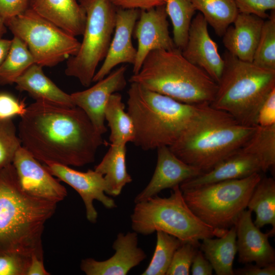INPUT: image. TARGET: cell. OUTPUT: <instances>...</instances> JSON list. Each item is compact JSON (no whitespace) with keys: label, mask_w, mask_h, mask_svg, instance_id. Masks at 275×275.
<instances>
[{"label":"cell","mask_w":275,"mask_h":275,"mask_svg":"<svg viewBox=\"0 0 275 275\" xmlns=\"http://www.w3.org/2000/svg\"><path fill=\"white\" fill-rule=\"evenodd\" d=\"M20 117L18 134L22 147L44 163L82 167L95 161L98 149L104 144L85 113L76 106L35 101Z\"/></svg>","instance_id":"6da1fadb"},{"label":"cell","mask_w":275,"mask_h":275,"mask_svg":"<svg viewBox=\"0 0 275 275\" xmlns=\"http://www.w3.org/2000/svg\"><path fill=\"white\" fill-rule=\"evenodd\" d=\"M57 204L25 192L12 163L0 169V255H35L43 259L44 225Z\"/></svg>","instance_id":"7a4b0ae2"},{"label":"cell","mask_w":275,"mask_h":275,"mask_svg":"<svg viewBox=\"0 0 275 275\" xmlns=\"http://www.w3.org/2000/svg\"><path fill=\"white\" fill-rule=\"evenodd\" d=\"M127 113L134 128L133 143L144 150L170 147L209 104L193 105L131 83Z\"/></svg>","instance_id":"3957f363"},{"label":"cell","mask_w":275,"mask_h":275,"mask_svg":"<svg viewBox=\"0 0 275 275\" xmlns=\"http://www.w3.org/2000/svg\"><path fill=\"white\" fill-rule=\"evenodd\" d=\"M255 128L241 125L228 113L208 105L169 147L183 161L204 173L239 150Z\"/></svg>","instance_id":"277c9868"},{"label":"cell","mask_w":275,"mask_h":275,"mask_svg":"<svg viewBox=\"0 0 275 275\" xmlns=\"http://www.w3.org/2000/svg\"><path fill=\"white\" fill-rule=\"evenodd\" d=\"M129 81L193 105H210L217 87L215 81L187 61L177 48L151 51L139 72L133 74Z\"/></svg>","instance_id":"5b68a950"},{"label":"cell","mask_w":275,"mask_h":275,"mask_svg":"<svg viewBox=\"0 0 275 275\" xmlns=\"http://www.w3.org/2000/svg\"><path fill=\"white\" fill-rule=\"evenodd\" d=\"M222 57L224 69L210 106L241 125L255 126L261 105L275 89V70L241 61L226 50Z\"/></svg>","instance_id":"8992f818"},{"label":"cell","mask_w":275,"mask_h":275,"mask_svg":"<svg viewBox=\"0 0 275 275\" xmlns=\"http://www.w3.org/2000/svg\"><path fill=\"white\" fill-rule=\"evenodd\" d=\"M171 195H157L135 203L130 215L131 226L138 234L148 235L161 231L183 242L200 245L206 238L219 237L228 229L214 228L201 221L188 207L179 185L172 188Z\"/></svg>","instance_id":"52a82bcc"},{"label":"cell","mask_w":275,"mask_h":275,"mask_svg":"<svg viewBox=\"0 0 275 275\" xmlns=\"http://www.w3.org/2000/svg\"><path fill=\"white\" fill-rule=\"evenodd\" d=\"M261 178L260 173H255L181 191L187 205L201 221L214 228L229 229L247 208Z\"/></svg>","instance_id":"ba28073f"},{"label":"cell","mask_w":275,"mask_h":275,"mask_svg":"<svg viewBox=\"0 0 275 275\" xmlns=\"http://www.w3.org/2000/svg\"><path fill=\"white\" fill-rule=\"evenodd\" d=\"M78 1L86 14L83 39L76 54L68 59L65 73L87 87L108 51L115 28L117 8L110 0Z\"/></svg>","instance_id":"9c48e42d"},{"label":"cell","mask_w":275,"mask_h":275,"mask_svg":"<svg viewBox=\"0 0 275 275\" xmlns=\"http://www.w3.org/2000/svg\"><path fill=\"white\" fill-rule=\"evenodd\" d=\"M14 36L26 45L36 64L53 67L76 54L80 45L75 37L43 18L29 6L5 20Z\"/></svg>","instance_id":"30bf717a"},{"label":"cell","mask_w":275,"mask_h":275,"mask_svg":"<svg viewBox=\"0 0 275 275\" xmlns=\"http://www.w3.org/2000/svg\"><path fill=\"white\" fill-rule=\"evenodd\" d=\"M44 166L53 176L78 193L85 206L86 217L90 223L95 224L98 218L94 200L100 202L107 209L117 207L114 200L105 193L106 184L103 176L95 170L80 172L69 166L50 162L44 163Z\"/></svg>","instance_id":"8fae6325"},{"label":"cell","mask_w":275,"mask_h":275,"mask_svg":"<svg viewBox=\"0 0 275 275\" xmlns=\"http://www.w3.org/2000/svg\"><path fill=\"white\" fill-rule=\"evenodd\" d=\"M12 164L21 187L29 194L56 203L67 196V189L59 180L22 146L16 152Z\"/></svg>","instance_id":"7c38bea8"},{"label":"cell","mask_w":275,"mask_h":275,"mask_svg":"<svg viewBox=\"0 0 275 275\" xmlns=\"http://www.w3.org/2000/svg\"><path fill=\"white\" fill-rule=\"evenodd\" d=\"M168 17L165 5L141 10L133 31L138 41L136 57L133 65V74L139 72L145 59L151 51L176 48L169 34Z\"/></svg>","instance_id":"4fadbf2b"},{"label":"cell","mask_w":275,"mask_h":275,"mask_svg":"<svg viewBox=\"0 0 275 275\" xmlns=\"http://www.w3.org/2000/svg\"><path fill=\"white\" fill-rule=\"evenodd\" d=\"M126 66L123 65L111 72L92 87L70 94L76 106L87 115L96 130L101 135L107 131L104 112L110 96L126 86Z\"/></svg>","instance_id":"5bb4252c"},{"label":"cell","mask_w":275,"mask_h":275,"mask_svg":"<svg viewBox=\"0 0 275 275\" xmlns=\"http://www.w3.org/2000/svg\"><path fill=\"white\" fill-rule=\"evenodd\" d=\"M181 52L187 61L203 70L216 83L218 82L224 60L218 52L216 43L209 34L207 21L200 13L192 19L187 41Z\"/></svg>","instance_id":"9a60e30c"},{"label":"cell","mask_w":275,"mask_h":275,"mask_svg":"<svg viewBox=\"0 0 275 275\" xmlns=\"http://www.w3.org/2000/svg\"><path fill=\"white\" fill-rule=\"evenodd\" d=\"M138 234L134 231L118 233L112 245L115 252L111 257L103 261L84 259L80 269L87 275H126L147 257L138 246Z\"/></svg>","instance_id":"2e32d148"},{"label":"cell","mask_w":275,"mask_h":275,"mask_svg":"<svg viewBox=\"0 0 275 275\" xmlns=\"http://www.w3.org/2000/svg\"><path fill=\"white\" fill-rule=\"evenodd\" d=\"M141 10L117 8L113 36L104 62L96 72L93 82L107 76L116 66L123 63L134 64L137 50L132 42V35Z\"/></svg>","instance_id":"e0dca14e"},{"label":"cell","mask_w":275,"mask_h":275,"mask_svg":"<svg viewBox=\"0 0 275 275\" xmlns=\"http://www.w3.org/2000/svg\"><path fill=\"white\" fill-rule=\"evenodd\" d=\"M157 163L153 176L147 185L134 199L138 203L157 195L161 190L172 188L203 172L175 155L168 146L157 149Z\"/></svg>","instance_id":"ac0fdd59"},{"label":"cell","mask_w":275,"mask_h":275,"mask_svg":"<svg viewBox=\"0 0 275 275\" xmlns=\"http://www.w3.org/2000/svg\"><path fill=\"white\" fill-rule=\"evenodd\" d=\"M252 212L245 209L239 215L234 226L236 234V246L238 261L264 267L275 264V251L268 238L274 234L269 231L261 232L254 223Z\"/></svg>","instance_id":"d6986e66"},{"label":"cell","mask_w":275,"mask_h":275,"mask_svg":"<svg viewBox=\"0 0 275 275\" xmlns=\"http://www.w3.org/2000/svg\"><path fill=\"white\" fill-rule=\"evenodd\" d=\"M262 172L259 160L240 149L208 171L182 182L179 187L181 190L196 188L215 182L241 179Z\"/></svg>","instance_id":"ffe728a7"},{"label":"cell","mask_w":275,"mask_h":275,"mask_svg":"<svg viewBox=\"0 0 275 275\" xmlns=\"http://www.w3.org/2000/svg\"><path fill=\"white\" fill-rule=\"evenodd\" d=\"M265 19L250 14L238 13L233 25L223 37L226 50L238 59L252 62Z\"/></svg>","instance_id":"44dd1931"},{"label":"cell","mask_w":275,"mask_h":275,"mask_svg":"<svg viewBox=\"0 0 275 275\" xmlns=\"http://www.w3.org/2000/svg\"><path fill=\"white\" fill-rule=\"evenodd\" d=\"M29 7L70 35H82L86 14L78 0H29Z\"/></svg>","instance_id":"7402d4cb"},{"label":"cell","mask_w":275,"mask_h":275,"mask_svg":"<svg viewBox=\"0 0 275 275\" xmlns=\"http://www.w3.org/2000/svg\"><path fill=\"white\" fill-rule=\"evenodd\" d=\"M15 84L17 90L28 92L36 101L75 106L70 94L60 89L45 75L42 67L36 63L28 68Z\"/></svg>","instance_id":"603a6c76"},{"label":"cell","mask_w":275,"mask_h":275,"mask_svg":"<svg viewBox=\"0 0 275 275\" xmlns=\"http://www.w3.org/2000/svg\"><path fill=\"white\" fill-rule=\"evenodd\" d=\"M126 145H111L101 161L94 170L103 176L105 193L110 197L120 195L124 187L132 179L128 173L126 162Z\"/></svg>","instance_id":"cb8c5ba5"},{"label":"cell","mask_w":275,"mask_h":275,"mask_svg":"<svg viewBox=\"0 0 275 275\" xmlns=\"http://www.w3.org/2000/svg\"><path fill=\"white\" fill-rule=\"evenodd\" d=\"M199 249L210 262L217 275L234 274L233 264L237 253L234 226L221 237L203 239Z\"/></svg>","instance_id":"d4e9b609"},{"label":"cell","mask_w":275,"mask_h":275,"mask_svg":"<svg viewBox=\"0 0 275 275\" xmlns=\"http://www.w3.org/2000/svg\"><path fill=\"white\" fill-rule=\"evenodd\" d=\"M104 116L111 130L112 145H126L133 142L135 138L132 120L125 111V104L121 94H113L105 105Z\"/></svg>","instance_id":"484cf974"},{"label":"cell","mask_w":275,"mask_h":275,"mask_svg":"<svg viewBox=\"0 0 275 275\" xmlns=\"http://www.w3.org/2000/svg\"><path fill=\"white\" fill-rule=\"evenodd\" d=\"M247 207L254 212V224L259 228L271 225V232L275 230V181L272 178H261L255 187Z\"/></svg>","instance_id":"4316f807"},{"label":"cell","mask_w":275,"mask_h":275,"mask_svg":"<svg viewBox=\"0 0 275 275\" xmlns=\"http://www.w3.org/2000/svg\"><path fill=\"white\" fill-rule=\"evenodd\" d=\"M219 37L235 20L239 13L233 0H191Z\"/></svg>","instance_id":"83f0119b"},{"label":"cell","mask_w":275,"mask_h":275,"mask_svg":"<svg viewBox=\"0 0 275 275\" xmlns=\"http://www.w3.org/2000/svg\"><path fill=\"white\" fill-rule=\"evenodd\" d=\"M35 63L25 43L14 36L8 54L0 66V85L15 83L16 80Z\"/></svg>","instance_id":"f1b7e54d"},{"label":"cell","mask_w":275,"mask_h":275,"mask_svg":"<svg viewBox=\"0 0 275 275\" xmlns=\"http://www.w3.org/2000/svg\"><path fill=\"white\" fill-rule=\"evenodd\" d=\"M240 149L259 160L263 172L273 168L275 164V125L256 126L253 134Z\"/></svg>","instance_id":"f546056e"},{"label":"cell","mask_w":275,"mask_h":275,"mask_svg":"<svg viewBox=\"0 0 275 275\" xmlns=\"http://www.w3.org/2000/svg\"><path fill=\"white\" fill-rule=\"evenodd\" d=\"M166 11L173 25V40L176 47L182 50L196 9L191 0H166Z\"/></svg>","instance_id":"4dcf8cb0"},{"label":"cell","mask_w":275,"mask_h":275,"mask_svg":"<svg viewBox=\"0 0 275 275\" xmlns=\"http://www.w3.org/2000/svg\"><path fill=\"white\" fill-rule=\"evenodd\" d=\"M156 243L152 259L142 275H165L176 250L183 243L161 231L156 232Z\"/></svg>","instance_id":"1f68e13d"},{"label":"cell","mask_w":275,"mask_h":275,"mask_svg":"<svg viewBox=\"0 0 275 275\" xmlns=\"http://www.w3.org/2000/svg\"><path fill=\"white\" fill-rule=\"evenodd\" d=\"M252 63L262 68L275 70V10L271 11L264 21Z\"/></svg>","instance_id":"d6a6232c"},{"label":"cell","mask_w":275,"mask_h":275,"mask_svg":"<svg viewBox=\"0 0 275 275\" xmlns=\"http://www.w3.org/2000/svg\"><path fill=\"white\" fill-rule=\"evenodd\" d=\"M21 146L12 119L0 120V169L12 163L16 152Z\"/></svg>","instance_id":"836d02e7"},{"label":"cell","mask_w":275,"mask_h":275,"mask_svg":"<svg viewBox=\"0 0 275 275\" xmlns=\"http://www.w3.org/2000/svg\"><path fill=\"white\" fill-rule=\"evenodd\" d=\"M200 245L183 242L173 256L166 275H188L195 256Z\"/></svg>","instance_id":"e575fe53"},{"label":"cell","mask_w":275,"mask_h":275,"mask_svg":"<svg viewBox=\"0 0 275 275\" xmlns=\"http://www.w3.org/2000/svg\"><path fill=\"white\" fill-rule=\"evenodd\" d=\"M30 259L17 254L0 255V275H25Z\"/></svg>","instance_id":"d590c367"},{"label":"cell","mask_w":275,"mask_h":275,"mask_svg":"<svg viewBox=\"0 0 275 275\" xmlns=\"http://www.w3.org/2000/svg\"><path fill=\"white\" fill-rule=\"evenodd\" d=\"M239 13L256 15L263 19L268 18L267 11L275 10V0H233Z\"/></svg>","instance_id":"8d00e7d4"},{"label":"cell","mask_w":275,"mask_h":275,"mask_svg":"<svg viewBox=\"0 0 275 275\" xmlns=\"http://www.w3.org/2000/svg\"><path fill=\"white\" fill-rule=\"evenodd\" d=\"M26 107L23 101H19L14 96L7 93H0V120L12 119L22 116Z\"/></svg>","instance_id":"74e56055"},{"label":"cell","mask_w":275,"mask_h":275,"mask_svg":"<svg viewBox=\"0 0 275 275\" xmlns=\"http://www.w3.org/2000/svg\"><path fill=\"white\" fill-rule=\"evenodd\" d=\"M273 125H275V89L261 105L256 119V126L269 127Z\"/></svg>","instance_id":"f35d334b"},{"label":"cell","mask_w":275,"mask_h":275,"mask_svg":"<svg viewBox=\"0 0 275 275\" xmlns=\"http://www.w3.org/2000/svg\"><path fill=\"white\" fill-rule=\"evenodd\" d=\"M29 6V0H0V15L5 20L24 12Z\"/></svg>","instance_id":"ab89813d"},{"label":"cell","mask_w":275,"mask_h":275,"mask_svg":"<svg viewBox=\"0 0 275 275\" xmlns=\"http://www.w3.org/2000/svg\"><path fill=\"white\" fill-rule=\"evenodd\" d=\"M117 8L124 9L147 10L165 5L166 0H110Z\"/></svg>","instance_id":"60d3db41"},{"label":"cell","mask_w":275,"mask_h":275,"mask_svg":"<svg viewBox=\"0 0 275 275\" xmlns=\"http://www.w3.org/2000/svg\"><path fill=\"white\" fill-rule=\"evenodd\" d=\"M190 270L193 275H211L213 273L212 265L200 249L194 257Z\"/></svg>","instance_id":"b9f144b4"},{"label":"cell","mask_w":275,"mask_h":275,"mask_svg":"<svg viewBox=\"0 0 275 275\" xmlns=\"http://www.w3.org/2000/svg\"><path fill=\"white\" fill-rule=\"evenodd\" d=\"M234 274L237 275H274L275 274V264L264 267L257 265L246 264L241 268L234 269Z\"/></svg>","instance_id":"7bdbcfd3"},{"label":"cell","mask_w":275,"mask_h":275,"mask_svg":"<svg viewBox=\"0 0 275 275\" xmlns=\"http://www.w3.org/2000/svg\"><path fill=\"white\" fill-rule=\"evenodd\" d=\"M49 274L50 273L45 268L43 259L35 255H32L25 275Z\"/></svg>","instance_id":"ee69618b"},{"label":"cell","mask_w":275,"mask_h":275,"mask_svg":"<svg viewBox=\"0 0 275 275\" xmlns=\"http://www.w3.org/2000/svg\"><path fill=\"white\" fill-rule=\"evenodd\" d=\"M12 40L0 38V66L6 59L10 49Z\"/></svg>","instance_id":"f6af8a7d"},{"label":"cell","mask_w":275,"mask_h":275,"mask_svg":"<svg viewBox=\"0 0 275 275\" xmlns=\"http://www.w3.org/2000/svg\"><path fill=\"white\" fill-rule=\"evenodd\" d=\"M6 28L5 19L0 15V38L6 33Z\"/></svg>","instance_id":"bcb514c9"}]
</instances>
